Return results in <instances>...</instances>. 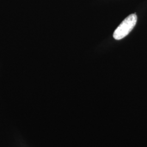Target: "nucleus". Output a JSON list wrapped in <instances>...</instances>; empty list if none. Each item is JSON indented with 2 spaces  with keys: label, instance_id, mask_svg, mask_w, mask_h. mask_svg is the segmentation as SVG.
<instances>
[{
  "label": "nucleus",
  "instance_id": "obj_1",
  "mask_svg": "<svg viewBox=\"0 0 147 147\" xmlns=\"http://www.w3.org/2000/svg\"><path fill=\"white\" fill-rule=\"evenodd\" d=\"M137 17L135 14H130L116 28L113 36L116 40H121L126 37L136 24Z\"/></svg>",
  "mask_w": 147,
  "mask_h": 147
}]
</instances>
